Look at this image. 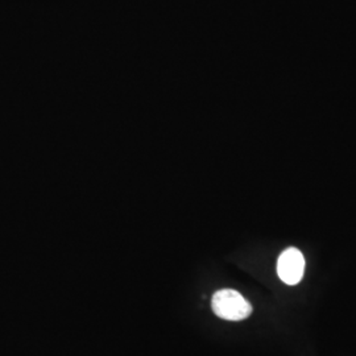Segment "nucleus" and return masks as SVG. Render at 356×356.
Returning <instances> with one entry per match:
<instances>
[{"label":"nucleus","mask_w":356,"mask_h":356,"mask_svg":"<svg viewBox=\"0 0 356 356\" xmlns=\"http://www.w3.org/2000/svg\"><path fill=\"white\" fill-rule=\"evenodd\" d=\"M211 307L216 317L226 321H243L252 313V306L234 289H222L214 293Z\"/></svg>","instance_id":"1"},{"label":"nucleus","mask_w":356,"mask_h":356,"mask_svg":"<svg viewBox=\"0 0 356 356\" xmlns=\"http://www.w3.org/2000/svg\"><path fill=\"white\" fill-rule=\"evenodd\" d=\"M305 273V257L300 250L291 247L277 260V275L286 285H297Z\"/></svg>","instance_id":"2"}]
</instances>
